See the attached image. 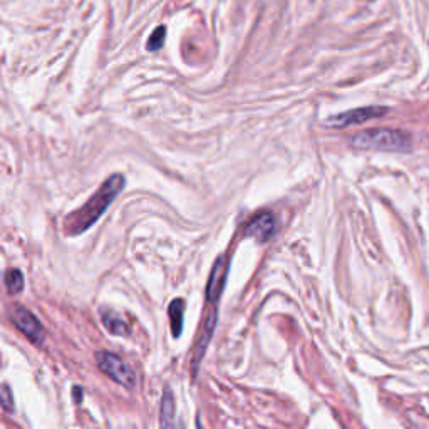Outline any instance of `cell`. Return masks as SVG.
<instances>
[{"label":"cell","mask_w":429,"mask_h":429,"mask_svg":"<svg viewBox=\"0 0 429 429\" xmlns=\"http://www.w3.org/2000/svg\"><path fill=\"white\" fill-rule=\"evenodd\" d=\"M125 188V176L122 175H113L104 181L101 188L91 196L89 202L81 207L77 212L71 213L69 217H66V223L64 228L69 235H79L84 234L86 230H89L99 218L103 217V213L106 212L109 205L114 202L118 195L121 193V190Z\"/></svg>","instance_id":"6da1fadb"},{"label":"cell","mask_w":429,"mask_h":429,"mask_svg":"<svg viewBox=\"0 0 429 429\" xmlns=\"http://www.w3.org/2000/svg\"><path fill=\"white\" fill-rule=\"evenodd\" d=\"M350 144L358 149H376V151L404 153L411 149V136L399 130L377 127L358 133L350 138Z\"/></svg>","instance_id":"7a4b0ae2"},{"label":"cell","mask_w":429,"mask_h":429,"mask_svg":"<svg viewBox=\"0 0 429 429\" xmlns=\"http://www.w3.org/2000/svg\"><path fill=\"white\" fill-rule=\"evenodd\" d=\"M96 364L108 377H111L118 384L125 386L126 389H133L136 386L135 371L120 355L108 353V350H99V353H96Z\"/></svg>","instance_id":"3957f363"},{"label":"cell","mask_w":429,"mask_h":429,"mask_svg":"<svg viewBox=\"0 0 429 429\" xmlns=\"http://www.w3.org/2000/svg\"><path fill=\"white\" fill-rule=\"evenodd\" d=\"M387 113V108L381 106H367V108H359L353 109V111L337 114V116L328 118L326 121L327 126L332 127H348L353 125H362L369 120H376V118H382Z\"/></svg>","instance_id":"277c9868"},{"label":"cell","mask_w":429,"mask_h":429,"mask_svg":"<svg viewBox=\"0 0 429 429\" xmlns=\"http://www.w3.org/2000/svg\"><path fill=\"white\" fill-rule=\"evenodd\" d=\"M12 322L16 324L17 328L24 334L30 342L35 345H40L44 342V327L30 310L24 307H16L12 310Z\"/></svg>","instance_id":"5b68a950"},{"label":"cell","mask_w":429,"mask_h":429,"mask_svg":"<svg viewBox=\"0 0 429 429\" xmlns=\"http://www.w3.org/2000/svg\"><path fill=\"white\" fill-rule=\"evenodd\" d=\"M275 217L270 212H262L258 213L257 217L252 218V222L248 223L245 228V235L252 236L258 241V244H263V241H268L272 239V235L275 234Z\"/></svg>","instance_id":"8992f818"},{"label":"cell","mask_w":429,"mask_h":429,"mask_svg":"<svg viewBox=\"0 0 429 429\" xmlns=\"http://www.w3.org/2000/svg\"><path fill=\"white\" fill-rule=\"evenodd\" d=\"M227 262L223 257H218L217 262H214L212 275H210L208 280V287H207V299L212 305H217L218 300H220V295L223 292V287H225V280H227Z\"/></svg>","instance_id":"52a82bcc"},{"label":"cell","mask_w":429,"mask_h":429,"mask_svg":"<svg viewBox=\"0 0 429 429\" xmlns=\"http://www.w3.org/2000/svg\"><path fill=\"white\" fill-rule=\"evenodd\" d=\"M161 429H178L175 398H173L168 386L164 387V394L161 399Z\"/></svg>","instance_id":"ba28073f"},{"label":"cell","mask_w":429,"mask_h":429,"mask_svg":"<svg viewBox=\"0 0 429 429\" xmlns=\"http://www.w3.org/2000/svg\"><path fill=\"white\" fill-rule=\"evenodd\" d=\"M183 312H185V300L183 299L173 300L170 304V309H168L173 337L181 336V331H183Z\"/></svg>","instance_id":"9c48e42d"},{"label":"cell","mask_w":429,"mask_h":429,"mask_svg":"<svg viewBox=\"0 0 429 429\" xmlns=\"http://www.w3.org/2000/svg\"><path fill=\"white\" fill-rule=\"evenodd\" d=\"M103 324L106 326V328L111 332L113 336L126 337L127 334H130V327H127V324L122 321L118 314L111 312V310H108V312L104 310L103 312Z\"/></svg>","instance_id":"30bf717a"},{"label":"cell","mask_w":429,"mask_h":429,"mask_svg":"<svg viewBox=\"0 0 429 429\" xmlns=\"http://www.w3.org/2000/svg\"><path fill=\"white\" fill-rule=\"evenodd\" d=\"M6 287L8 294H19L24 289V275L19 268H11L6 272Z\"/></svg>","instance_id":"8fae6325"},{"label":"cell","mask_w":429,"mask_h":429,"mask_svg":"<svg viewBox=\"0 0 429 429\" xmlns=\"http://www.w3.org/2000/svg\"><path fill=\"white\" fill-rule=\"evenodd\" d=\"M164 38H166V29L163 25H159L154 29L151 38L148 40V49L149 51H158L159 47H163Z\"/></svg>","instance_id":"7c38bea8"},{"label":"cell","mask_w":429,"mask_h":429,"mask_svg":"<svg viewBox=\"0 0 429 429\" xmlns=\"http://www.w3.org/2000/svg\"><path fill=\"white\" fill-rule=\"evenodd\" d=\"M2 406L4 409L8 411V413H12L13 411V403L11 401V389H8V384L2 386Z\"/></svg>","instance_id":"4fadbf2b"},{"label":"cell","mask_w":429,"mask_h":429,"mask_svg":"<svg viewBox=\"0 0 429 429\" xmlns=\"http://www.w3.org/2000/svg\"><path fill=\"white\" fill-rule=\"evenodd\" d=\"M74 401L76 403L82 401V389H79V387H74Z\"/></svg>","instance_id":"5bb4252c"},{"label":"cell","mask_w":429,"mask_h":429,"mask_svg":"<svg viewBox=\"0 0 429 429\" xmlns=\"http://www.w3.org/2000/svg\"><path fill=\"white\" fill-rule=\"evenodd\" d=\"M196 429H203V426H202V423H200V419H198V424H196Z\"/></svg>","instance_id":"9a60e30c"}]
</instances>
